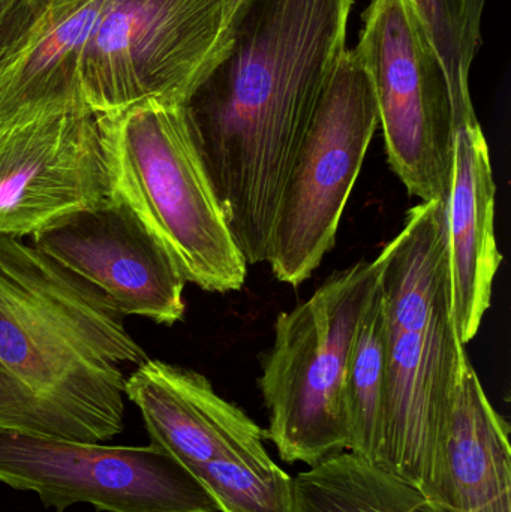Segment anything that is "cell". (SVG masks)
Wrapping results in <instances>:
<instances>
[{"label": "cell", "mask_w": 511, "mask_h": 512, "mask_svg": "<svg viewBox=\"0 0 511 512\" xmlns=\"http://www.w3.org/2000/svg\"><path fill=\"white\" fill-rule=\"evenodd\" d=\"M32 246L99 289L123 316L174 325L186 280L129 207L105 197L33 234Z\"/></svg>", "instance_id": "12"}, {"label": "cell", "mask_w": 511, "mask_h": 512, "mask_svg": "<svg viewBox=\"0 0 511 512\" xmlns=\"http://www.w3.org/2000/svg\"><path fill=\"white\" fill-rule=\"evenodd\" d=\"M107 0H53L29 48L0 72V122L30 108L84 105L81 57Z\"/></svg>", "instance_id": "15"}, {"label": "cell", "mask_w": 511, "mask_h": 512, "mask_svg": "<svg viewBox=\"0 0 511 512\" xmlns=\"http://www.w3.org/2000/svg\"><path fill=\"white\" fill-rule=\"evenodd\" d=\"M354 0H243L228 47L183 105L192 141L248 265L267 261L297 147L347 50Z\"/></svg>", "instance_id": "1"}, {"label": "cell", "mask_w": 511, "mask_h": 512, "mask_svg": "<svg viewBox=\"0 0 511 512\" xmlns=\"http://www.w3.org/2000/svg\"><path fill=\"white\" fill-rule=\"evenodd\" d=\"M293 512H432L420 490L354 454L293 478Z\"/></svg>", "instance_id": "16"}, {"label": "cell", "mask_w": 511, "mask_h": 512, "mask_svg": "<svg viewBox=\"0 0 511 512\" xmlns=\"http://www.w3.org/2000/svg\"><path fill=\"white\" fill-rule=\"evenodd\" d=\"M227 47L224 0H107L81 57V101L93 116L185 105Z\"/></svg>", "instance_id": "7"}, {"label": "cell", "mask_w": 511, "mask_h": 512, "mask_svg": "<svg viewBox=\"0 0 511 512\" xmlns=\"http://www.w3.org/2000/svg\"><path fill=\"white\" fill-rule=\"evenodd\" d=\"M96 117L107 197L132 210L186 282L239 291L248 262L192 141L183 105L146 101Z\"/></svg>", "instance_id": "4"}, {"label": "cell", "mask_w": 511, "mask_h": 512, "mask_svg": "<svg viewBox=\"0 0 511 512\" xmlns=\"http://www.w3.org/2000/svg\"><path fill=\"white\" fill-rule=\"evenodd\" d=\"M354 50L374 87L393 173L422 203H446L456 129L452 93L410 0H372Z\"/></svg>", "instance_id": "9"}, {"label": "cell", "mask_w": 511, "mask_h": 512, "mask_svg": "<svg viewBox=\"0 0 511 512\" xmlns=\"http://www.w3.org/2000/svg\"><path fill=\"white\" fill-rule=\"evenodd\" d=\"M452 179L444 203L453 313L464 345L479 333L491 307L503 256L495 237L491 153L477 114L455 122Z\"/></svg>", "instance_id": "13"}, {"label": "cell", "mask_w": 511, "mask_h": 512, "mask_svg": "<svg viewBox=\"0 0 511 512\" xmlns=\"http://www.w3.org/2000/svg\"><path fill=\"white\" fill-rule=\"evenodd\" d=\"M435 51L452 93L455 122L476 113L470 71L482 44V17L488 0H410Z\"/></svg>", "instance_id": "18"}, {"label": "cell", "mask_w": 511, "mask_h": 512, "mask_svg": "<svg viewBox=\"0 0 511 512\" xmlns=\"http://www.w3.org/2000/svg\"><path fill=\"white\" fill-rule=\"evenodd\" d=\"M386 388V343L380 280L360 321L345 379L350 451L380 466L383 444V405Z\"/></svg>", "instance_id": "17"}, {"label": "cell", "mask_w": 511, "mask_h": 512, "mask_svg": "<svg viewBox=\"0 0 511 512\" xmlns=\"http://www.w3.org/2000/svg\"><path fill=\"white\" fill-rule=\"evenodd\" d=\"M432 512H511L510 424L474 367L459 382L440 460L422 493Z\"/></svg>", "instance_id": "14"}, {"label": "cell", "mask_w": 511, "mask_h": 512, "mask_svg": "<svg viewBox=\"0 0 511 512\" xmlns=\"http://www.w3.org/2000/svg\"><path fill=\"white\" fill-rule=\"evenodd\" d=\"M378 129L377 101L356 50H345L285 177L267 261L279 282L302 285L332 251Z\"/></svg>", "instance_id": "8"}, {"label": "cell", "mask_w": 511, "mask_h": 512, "mask_svg": "<svg viewBox=\"0 0 511 512\" xmlns=\"http://www.w3.org/2000/svg\"><path fill=\"white\" fill-rule=\"evenodd\" d=\"M242 2L243 0H224L225 15H227V26L228 23H230L231 17H233L234 12H236V9L239 8L240 3Z\"/></svg>", "instance_id": "20"}, {"label": "cell", "mask_w": 511, "mask_h": 512, "mask_svg": "<svg viewBox=\"0 0 511 512\" xmlns=\"http://www.w3.org/2000/svg\"><path fill=\"white\" fill-rule=\"evenodd\" d=\"M377 259L386 343L380 468L423 493L471 364L453 313L444 203L413 207Z\"/></svg>", "instance_id": "3"}, {"label": "cell", "mask_w": 511, "mask_h": 512, "mask_svg": "<svg viewBox=\"0 0 511 512\" xmlns=\"http://www.w3.org/2000/svg\"><path fill=\"white\" fill-rule=\"evenodd\" d=\"M107 197L96 117L84 105L0 122V237L24 239Z\"/></svg>", "instance_id": "11"}, {"label": "cell", "mask_w": 511, "mask_h": 512, "mask_svg": "<svg viewBox=\"0 0 511 512\" xmlns=\"http://www.w3.org/2000/svg\"><path fill=\"white\" fill-rule=\"evenodd\" d=\"M150 441L182 463L219 512H293V478L267 453V432L195 370L146 358L125 381Z\"/></svg>", "instance_id": "6"}, {"label": "cell", "mask_w": 511, "mask_h": 512, "mask_svg": "<svg viewBox=\"0 0 511 512\" xmlns=\"http://www.w3.org/2000/svg\"><path fill=\"white\" fill-rule=\"evenodd\" d=\"M0 483L63 512H219L200 481L164 448L57 441L0 429Z\"/></svg>", "instance_id": "10"}, {"label": "cell", "mask_w": 511, "mask_h": 512, "mask_svg": "<svg viewBox=\"0 0 511 512\" xmlns=\"http://www.w3.org/2000/svg\"><path fill=\"white\" fill-rule=\"evenodd\" d=\"M146 352L96 286L0 237V429L102 444L125 429L123 364Z\"/></svg>", "instance_id": "2"}, {"label": "cell", "mask_w": 511, "mask_h": 512, "mask_svg": "<svg viewBox=\"0 0 511 512\" xmlns=\"http://www.w3.org/2000/svg\"><path fill=\"white\" fill-rule=\"evenodd\" d=\"M378 280L377 258L357 262L276 318L258 385L269 412L267 439L284 462L314 468L350 448L348 360Z\"/></svg>", "instance_id": "5"}, {"label": "cell", "mask_w": 511, "mask_h": 512, "mask_svg": "<svg viewBox=\"0 0 511 512\" xmlns=\"http://www.w3.org/2000/svg\"><path fill=\"white\" fill-rule=\"evenodd\" d=\"M53 0H0V72L35 41Z\"/></svg>", "instance_id": "19"}]
</instances>
